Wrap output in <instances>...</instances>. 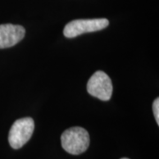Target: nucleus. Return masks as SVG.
I'll use <instances>...</instances> for the list:
<instances>
[{"label":"nucleus","mask_w":159,"mask_h":159,"mask_svg":"<svg viewBox=\"0 0 159 159\" xmlns=\"http://www.w3.org/2000/svg\"><path fill=\"white\" fill-rule=\"evenodd\" d=\"M107 19H91V20H75L66 24L64 29V35L67 38H74L85 33L96 32L107 28Z\"/></svg>","instance_id":"7ed1b4c3"},{"label":"nucleus","mask_w":159,"mask_h":159,"mask_svg":"<svg viewBox=\"0 0 159 159\" xmlns=\"http://www.w3.org/2000/svg\"><path fill=\"white\" fill-rule=\"evenodd\" d=\"M153 113L157 125H159V98H157L153 102Z\"/></svg>","instance_id":"423d86ee"},{"label":"nucleus","mask_w":159,"mask_h":159,"mask_svg":"<svg viewBox=\"0 0 159 159\" xmlns=\"http://www.w3.org/2000/svg\"><path fill=\"white\" fill-rule=\"evenodd\" d=\"M25 29L20 25H0V49L12 47L20 43L25 36Z\"/></svg>","instance_id":"39448f33"},{"label":"nucleus","mask_w":159,"mask_h":159,"mask_svg":"<svg viewBox=\"0 0 159 159\" xmlns=\"http://www.w3.org/2000/svg\"><path fill=\"white\" fill-rule=\"evenodd\" d=\"M61 144L66 152L72 155H80L85 152L89 146V134L82 127H71L62 134Z\"/></svg>","instance_id":"f257e3e1"},{"label":"nucleus","mask_w":159,"mask_h":159,"mask_svg":"<svg viewBox=\"0 0 159 159\" xmlns=\"http://www.w3.org/2000/svg\"><path fill=\"white\" fill-rule=\"evenodd\" d=\"M120 159H129V158H125V157H124V158H120Z\"/></svg>","instance_id":"0eeeda50"},{"label":"nucleus","mask_w":159,"mask_h":159,"mask_svg":"<svg viewBox=\"0 0 159 159\" xmlns=\"http://www.w3.org/2000/svg\"><path fill=\"white\" fill-rule=\"evenodd\" d=\"M34 129V119L23 118L16 120L11 125L8 141L11 147L18 149L23 147L30 140Z\"/></svg>","instance_id":"f03ea898"},{"label":"nucleus","mask_w":159,"mask_h":159,"mask_svg":"<svg viewBox=\"0 0 159 159\" xmlns=\"http://www.w3.org/2000/svg\"><path fill=\"white\" fill-rule=\"evenodd\" d=\"M87 90L92 97L102 101H109L112 95L111 80L102 71H97L89 80Z\"/></svg>","instance_id":"20e7f679"}]
</instances>
